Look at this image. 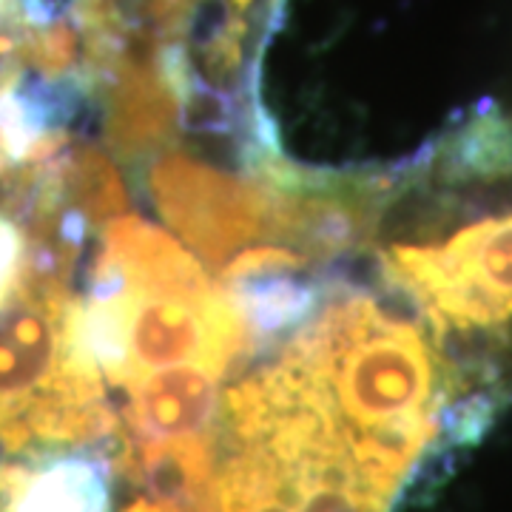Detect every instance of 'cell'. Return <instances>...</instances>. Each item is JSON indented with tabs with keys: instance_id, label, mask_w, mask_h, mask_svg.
I'll use <instances>...</instances> for the list:
<instances>
[{
	"instance_id": "7a4b0ae2",
	"label": "cell",
	"mask_w": 512,
	"mask_h": 512,
	"mask_svg": "<svg viewBox=\"0 0 512 512\" xmlns=\"http://www.w3.org/2000/svg\"><path fill=\"white\" fill-rule=\"evenodd\" d=\"M154 194L174 228L214 265L262 231L265 202L254 188L183 157H168L154 168Z\"/></svg>"
},
{
	"instance_id": "3957f363",
	"label": "cell",
	"mask_w": 512,
	"mask_h": 512,
	"mask_svg": "<svg viewBox=\"0 0 512 512\" xmlns=\"http://www.w3.org/2000/svg\"><path fill=\"white\" fill-rule=\"evenodd\" d=\"M191 3H197V0H146L151 18H157V23H163L165 29H171L183 20L185 9H191Z\"/></svg>"
},
{
	"instance_id": "6da1fadb",
	"label": "cell",
	"mask_w": 512,
	"mask_h": 512,
	"mask_svg": "<svg viewBox=\"0 0 512 512\" xmlns=\"http://www.w3.org/2000/svg\"><path fill=\"white\" fill-rule=\"evenodd\" d=\"M120 40L114 0H0V94L111 80Z\"/></svg>"
}]
</instances>
